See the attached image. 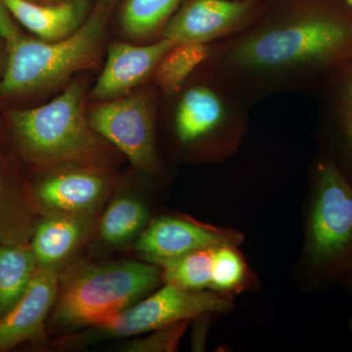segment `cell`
<instances>
[{
	"mask_svg": "<svg viewBox=\"0 0 352 352\" xmlns=\"http://www.w3.org/2000/svg\"><path fill=\"white\" fill-rule=\"evenodd\" d=\"M231 307L229 300L217 294L204 289L190 291L166 284L154 295L94 327L78 340L85 344L94 340L133 337L204 315L227 312Z\"/></svg>",
	"mask_w": 352,
	"mask_h": 352,
	"instance_id": "cell-7",
	"label": "cell"
},
{
	"mask_svg": "<svg viewBox=\"0 0 352 352\" xmlns=\"http://www.w3.org/2000/svg\"><path fill=\"white\" fill-rule=\"evenodd\" d=\"M31 1L36 2V3L50 4L64 1V0H31Z\"/></svg>",
	"mask_w": 352,
	"mask_h": 352,
	"instance_id": "cell-25",
	"label": "cell"
},
{
	"mask_svg": "<svg viewBox=\"0 0 352 352\" xmlns=\"http://www.w3.org/2000/svg\"><path fill=\"white\" fill-rule=\"evenodd\" d=\"M91 129L145 173L157 170L156 102L152 94L135 92L94 106L87 113Z\"/></svg>",
	"mask_w": 352,
	"mask_h": 352,
	"instance_id": "cell-8",
	"label": "cell"
},
{
	"mask_svg": "<svg viewBox=\"0 0 352 352\" xmlns=\"http://www.w3.org/2000/svg\"><path fill=\"white\" fill-rule=\"evenodd\" d=\"M78 83L41 107L11 111L8 124L23 156L38 166L56 168H104L109 164L107 141L88 124Z\"/></svg>",
	"mask_w": 352,
	"mask_h": 352,
	"instance_id": "cell-3",
	"label": "cell"
},
{
	"mask_svg": "<svg viewBox=\"0 0 352 352\" xmlns=\"http://www.w3.org/2000/svg\"><path fill=\"white\" fill-rule=\"evenodd\" d=\"M342 1L346 2L347 6L351 7V8L352 9V0H342Z\"/></svg>",
	"mask_w": 352,
	"mask_h": 352,
	"instance_id": "cell-27",
	"label": "cell"
},
{
	"mask_svg": "<svg viewBox=\"0 0 352 352\" xmlns=\"http://www.w3.org/2000/svg\"><path fill=\"white\" fill-rule=\"evenodd\" d=\"M234 245L215 248L210 288L227 291L239 286L244 279L245 266Z\"/></svg>",
	"mask_w": 352,
	"mask_h": 352,
	"instance_id": "cell-23",
	"label": "cell"
},
{
	"mask_svg": "<svg viewBox=\"0 0 352 352\" xmlns=\"http://www.w3.org/2000/svg\"><path fill=\"white\" fill-rule=\"evenodd\" d=\"M346 274H349V284L352 287V267L351 270L346 273Z\"/></svg>",
	"mask_w": 352,
	"mask_h": 352,
	"instance_id": "cell-26",
	"label": "cell"
},
{
	"mask_svg": "<svg viewBox=\"0 0 352 352\" xmlns=\"http://www.w3.org/2000/svg\"><path fill=\"white\" fill-rule=\"evenodd\" d=\"M122 0H96L87 19L73 34L56 41L27 36L0 1V38L7 61L0 95L17 96L59 85L94 63L109 21Z\"/></svg>",
	"mask_w": 352,
	"mask_h": 352,
	"instance_id": "cell-2",
	"label": "cell"
},
{
	"mask_svg": "<svg viewBox=\"0 0 352 352\" xmlns=\"http://www.w3.org/2000/svg\"><path fill=\"white\" fill-rule=\"evenodd\" d=\"M60 272L56 268L38 266L23 298L0 316V352L23 342L45 339L46 319L56 303Z\"/></svg>",
	"mask_w": 352,
	"mask_h": 352,
	"instance_id": "cell-13",
	"label": "cell"
},
{
	"mask_svg": "<svg viewBox=\"0 0 352 352\" xmlns=\"http://www.w3.org/2000/svg\"><path fill=\"white\" fill-rule=\"evenodd\" d=\"M112 190L105 170L62 166L36 180L27 191L34 214L97 217Z\"/></svg>",
	"mask_w": 352,
	"mask_h": 352,
	"instance_id": "cell-9",
	"label": "cell"
},
{
	"mask_svg": "<svg viewBox=\"0 0 352 352\" xmlns=\"http://www.w3.org/2000/svg\"><path fill=\"white\" fill-rule=\"evenodd\" d=\"M240 234L215 230L176 217L153 220L136 239L135 250L146 263L157 265L162 261L189 252L221 245L239 244Z\"/></svg>",
	"mask_w": 352,
	"mask_h": 352,
	"instance_id": "cell-12",
	"label": "cell"
},
{
	"mask_svg": "<svg viewBox=\"0 0 352 352\" xmlns=\"http://www.w3.org/2000/svg\"><path fill=\"white\" fill-rule=\"evenodd\" d=\"M97 217H41L36 222L30 247L38 266L62 270L67 261L89 239Z\"/></svg>",
	"mask_w": 352,
	"mask_h": 352,
	"instance_id": "cell-15",
	"label": "cell"
},
{
	"mask_svg": "<svg viewBox=\"0 0 352 352\" xmlns=\"http://www.w3.org/2000/svg\"><path fill=\"white\" fill-rule=\"evenodd\" d=\"M206 66L250 106L314 95L352 62V9L342 0H281L232 38L208 44Z\"/></svg>",
	"mask_w": 352,
	"mask_h": 352,
	"instance_id": "cell-1",
	"label": "cell"
},
{
	"mask_svg": "<svg viewBox=\"0 0 352 352\" xmlns=\"http://www.w3.org/2000/svg\"><path fill=\"white\" fill-rule=\"evenodd\" d=\"M264 7L259 0H186L160 38L208 45L245 31L261 17Z\"/></svg>",
	"mask_w": 352,
	"mask_h": 352,
	"instance_id": "cell-10",
	"label": "cell"
},
{
	"mask_svg": "<svg viewBox=\"0 0 352 352\" xmlns=\"http://www.w3.org/2000/svg\"><path fill=\"white\" fill-rule=\"evenodd\" d=\"M161 280L162 271L146 261L69 266L60 272L52 322L62 328L96 327L144 298Z\"/></svg>",
	"mask_w": 352,
	"mask_h": 352,
	"instance_id": "cell-4",
	"label": "cell"
},
{
	"mask_svg": "<svg viewBox=\"0 0 352 352\" xmlns=\"http://www.w3.org/2000/svg\"><path fill=\"white\" fill-rule=\"evenodd\" d=\"M34 214L27 192L9 184L0 168V244L30 245Z\"/></svg>",
	"mask_w": 352,
	"mask_h": 352,
	"instance_id": "cell-20",
	"label": "cell"
},
{
	"mask_svg": "<svg viewBox=\"0 0 352 352\" xmlns=\"http://www.w3.org/2000/svg\"><path fill=\"white\" fill-rule=\"evenodd\" d=\"M171 95V127L183 146L228 147L247 129L251 106L205 64Z\"/></svg>",
	"mask_w": 352,
	"mask_h": 352,
	"instance_id": "cell-5",
	"label": "cell"
},
{
	"mask_svg": "<svg viewBox=\"0 0 352 352\" xmlns=\"http://www.w3.org/2000/svg\"><path fill=\"white\" fill-rule=\"evenodd\" d=\"M208 44H175L155 69L154 78L164 94L177 92L208 56Z\"/></svg>",
	"mask_w": 352,
	"mask_h": 352,
	"instance_id": "cell-21",
	"label": "cell"
},
{
	"mask_svg": "<svg viewBox=\"0 0 352 352\" xmlns=\"http://www.w3.org/2000/svg\"><path fill=\"white\" fill-rule=\"evenodd\" d=\"M189 320L178 322L166 327L150 332L141 339L129 340L122 346L126 352H170L175 351L180 339L186 330Z\"/></svg>",
	"mask_w": 352,
	"mask_h": 352,
	"instance_id": "cell-24",
	"label": "cell"
},
{
	"mask_svg": "<svg viewBox=\"0 0 352 352\" xmlns=\"http://www.w3.org/2000/svg\"><path fill=\"white\" fill-rule=\"evenodd\" d=\"M11 16L39 38L56 41L68 38L87 19L88 0L36 3L31 0H0Z\"/></svg>",
	"mask_w": 352,
	"mask_h": 352,
	"instance_id": "cell-16",
	"label": "cell"
},
{
	"mask_svg": "<svg viewBox=\"0 0 352 352\" xmlns=\"http://www.w3.org/2000/svg\"><path fill=\"white\" fill-rule=\"evenodd\" d=\"M38 267L30 245L0 244V316L23 298Z\"/></svg>",
	"mask_w": 352,
	"mask_h": 352,
	"instance_id": "cell-18",
	"label": "cell"
},
{
	"mask_svg": "<svg viewBox=\"0 0 352 352\" xmlns=\"http://www.w3.org/2000/svg\"><path fill=\"white\" fill-rule=\"evenodd\" d=\"M214 250H199L162 261L157 264L162 270V279L166 284L190 291H203L210 287Z\"/></svg>",
	"mask_w": 352,
	"mask_h": 352,
	"instance_id": "cell-22",
	"label": "cell"
},
{
	"mask_svg": "<svg viewBox=\"0 0 352 352\" xmlns=\"http://www.w3.org/2000/svg\"><path fill=\"white\" fill-rule=\"evenodd\" d=\"M314 97L323 155L352 185V62L329 78Z\"/></svg>",
	"mask_w": 352,
	"mask_h": 352,
	"instance_id": "cell-11",
	"label": "cell"
},
{
	"mask_svg": "<svg viewBox=\"0 0 352 352\" xmlns=\"http://www.w3.org/2000/svg\"><path fill=\"white\" fill-rule=\"evenodd\" d=\"M149 219V208L138 197L118 196L101 215L97 226L98 239L109 247L131 244L145 230Z\"/></svg>",
	"mask_w": 352,
	"mask_h": 352,
	"instance_id": "cell-17",
	"label": "cell"
},
{
	"mask_svg": "<svg viewBox=\"0 0 352 352\" xmlns=\"http://www.w3.org/2000/svg\"><path fill=\"white\" fill-rule=\"evenodd\" d=\"M312 176L308 258L320 276H340L352 267V185L323 154Z\"/></svg>",
	"mask_w": 352,
	"mask_h": 352,
	"instance_id": "cell-6",
	"label": "cell"
},
{
	"mask_svg": "<svg viewBox=\"0 0 352 352\" xmlns=\"http://www.w3.org/2000/svg\"><path fill=\"white\" fill-rule=\"evenodd\" d=\"M175 45L164 38L145 45L113 43L92 97L107 101L131 94L133 88L154 75L157 64Z\"/></svg>",
	"mask_w": 352,
	"mask_h": 352,
	"instance_id": "cell-14",
	"label": "cell"
},
{
	"mask_svg": "<svg viewBox=\"0 0 352 352\" xmlns=\"http://www.w3.org/2000/svg\"><path fill=\"white\" fill-rule=\"evenodd\" d=\"M183 0H124L120 12L122 30L136 41L160 38L164 28Z\"/></svg>",
	"mask_w": 352,
	"mask_h": 352,
	"instance_id": "cell-19",
	"label": "cell"
}]
</instances>
